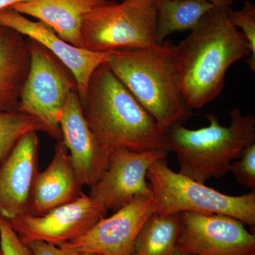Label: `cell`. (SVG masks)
I'll list each match as a JSON object with an SVG mask.
<instances>
[{
  "instance_id": "obj_1",
  "label": "cell",
  "mask_w": 255,
  "mask_h": 255,
  "mask_svg": "<svg viewBox=\"0 0 255 255\" xmlns=\"http://www.w3.org/2000/svg\"><path fill=\"white\" fill-rule=\"evenodd\" d=\"M231 6L209 10L190 34L176 45L181 86L191 110L216 100L223 91L228 69L251 55L246 38L230 18Z\"/></svg>"
},
{
  "instance_id": "obj_2",
  "label": "cell",
  "mask_w": 255,
  "mask_h": 255,
  "mask_svg": "<svg viewBox=\"0 0 255 255\" xmlns=\"http://www.w3.org/2000/svg\"><path fill=\"white\" fill-rule=\"evenodd\" d=\"M82 110L104 150L169 152L165 132L105 63L92 74Z\"/></svg>"
},
{
  "instance_id": "obj_3",
  "label": "cell",
  "mask_w": 255,
  "mask_h": 255,
  "mask_svg": "<svg viewBox=\"0 0 255 255\" xmlns=\"http://www.w3.org/2000/svg\"><path fill=\"white\" fill-rule=\"evenodd\" d=\"M176 45L110 52L105 64L164 132L192 114L181 86Z\"/></svg>"
},
{
  "instance_id": "obj_4",
  "label": "cell",
  "mask_w": 255,
  "mask_h": 255,
  "mask_svg": "<svg viewBox=\"0 0 255 255\" xmlns=\"http://www.w3.org/2000/svg\"><path fill=\"white\" fill-rule=\"evenodd\" d=\"M230 127H223L214 114L205 116L208 127L189 129L176 125L165 132L169 152H174L179 172L204 184L229 172L232 161L239 159L255 143V117L244 115L237 107L231 112Z\"/></svg>"
},
{
  "instance_id": "obj_5",
  "label": "cell",
  "mask_w": 255,
  "mask_h": 255,
  "mask_svg": "<svg viewBox=\"0 0 255 255\" xmlns=\"http://www.w3.org/2000/svg\"><path fill=\"white\" fill-rule=\"evenodd\" d=\"M147 179L152 191L155 214H221L255 226V191L242 196L227 195L174 172L169 167L167 159L151 166Z\"/></svg>"
},
{
  "instance_id": "obj_6",
  "label": "cell",
  "mask_w": 255,
  "mask_h": 255,
  "mask_svg": "<svg viewBox=\"0 0 255 255\" xmlns=\"http://www.w3.org/2000/svg\"><path fill=\"white\" fill-rule=\"evenodd\" d=\"M156 24L154 0H109L84 17L82 48L97 53L151 48L159 44Z\"/></svg>"
},
{
  "instance_id": "obj_7",
  "label": "cell",
  "mask_w": 255,
  "mask_h": 255,
  "mask_svg": "<svg viewBox=\"0 0 255 255\" xmlns=\"http://www.w3.org/2000/svg\"><path fill=\"white\" fill-rule=\"evenodd\" d=\"M30 68L20 98L18 112L36 117L62 141L60 121L72 92L78 90L69 69L51 52L28 38Z\"/></svg>"
},
{
  "instance_id": "obj_8",
  "label": "cell",
  "mask_w": 255,
  "mask_h": 255,
  "mask_svg": "<svg viewBox=\"0 0 255 255\" xmlns=\"http://www.w3.org/2000/svg\"><path fill=\"white\" fill-rule=\"evenodd\" d=\"M108 210L90 195L58 206L42 216L25 214L11 220V226L25 245L34 241L60 246L76 239L107 217Z\"/></svg>"
},
{
  "instance_id": "obj_9",
  "label": "cell",
  "mask_w": 255,
  "mask_h": 255,
  "mask_svg": "<svg viewBox=\"0 0 255 255\" xmlns=\"http://www.w3.org/2000/svg\"><path fill=\"white\" fill-rule=\"evenodd\" d=\"M168 153L164 150L112 151L107 169L92 186L89 195L107 210L114 211L137 198L152 196L147 183V172L157 161L167 159Z\"/></svg>"
},
{
  "instance_id": "obj_10",
  "label": "cell",
  "mask_w": 255,
  "mask_h": 255,
  "mask_svg": "<svg viewBox=\"0 0 255 255\" xmlns=\"http://www.w3.org/2000/svg\"><path fill=\"white\" fill-rule=\"evenodd\" d=\"M177 249L194 255H255V236L244 223L221 214L180 213Z\"/></svg>"
},
{
  "instance_id": "obj_11",
  "label": "cell",
  "mask_w": 255,
  "mask_h": 255,
  "mask_svg": "<svg viewBox=\"0 0 255 255\" xmlns=\"http://www.w3.org/2000/svg\"><path fill=\"white\" fill-rule=\"evenodd\" d=\"M154 213L153 196L137 198L61 246L82 254L131 255L139 233Z\"/></svg>"
},
{
  "instance_id": "obj_12",
  "label": "cell",
  "mask_w": 255,
  "mask_h": 255,
  "mask_svg": "<svg viewBox=\"0 0 255 255\" xmlns=\"http://www.w3.org/2000/svg\"><path fill=\"white\" fill-rule=\"evenodd\" d=\"M0 26L14 29L34 40L58 58L73 74L81 103L86 97L92 74L107 61L110 55V52L97 53L74 46L60 38L44 23L31 21L10 8L0 11Z\"/></svg>"
},
{
  "instance_id": "obj_13",
  "label": "cell",
  "mask_w": 255,
  "mask_h": 255,
  "mask_svg": "<svg viewBox=\"0 0 255 255\" xmlns=\"http://www.w3.org/2000/svg\"><path fill=\"white\" fill-rule=\"evenodd\" d=\"M62 141L66 146L82 186L91 187L107 168L110 154L101 147L86 119L78 90L72 92L60 121Z\"/></svg>"
},
{
  "instance_id": "obj_14",
  "label": "cell",
  "mask_w": 255,
  "mask_h": 255,
  "mask_svg": "<svg viewBox=\"0 0 255 255\" xmlns=\"http://www.w3.org/2000/svg\"><path fill=\"white\" fill-rule=\"evenodd\" d=\"M38 135H23L0 166V216L13 220L26 214L38 174Z\"/></svg>"
},
{
  "instance_id": "obj_15",
  "label": "cell",
  "mask_w": 255,
  "mask_h": 255,
  "mask_svg": "<svg viewBox=\"0 0 255 255\" xmlns=\"http://www.w3.org/2000/svg\"><path fill=\"white\" fill-rule=\"evenodd\" d=\"M82 187L63 141H58L48 167L37 174L26 214L42 216L78 199Z\"/></svg>"
},
{
  "instance_id": "obj_16",
  "label": "cell",
  "mask_w": 255,
  "mask_h": 255,
  "mask_svg": "<svg viewBox=\"0 0 255 255\" xmlns=\"http://www.w3.org/2000/svg\"><path fill=\"white\" fill-rule=\"evenodd\" d=\"M109 0H32L11 6L19 14L37 18L60 38L82 48V21L87 13Z\"/></svg>"
},
{
  "instance_id": "obj_17",
  "label": "cell",
  "mask_w": 255,
  "mask_h": 255,
  "mask_svg": "<svg viewBox=\"0 0 255 255\" xmlns=\"http://www.w3.org/2000/svg\"><path fill=\"white\" fill-rule=\"evenodd\" d=\"M30 61L28 40L0 26V113L18 111Z\"/></svg>"
},
{
  "instance_id": "obj_18",
  "label": "cell",
  "mask_w": 255,
  "mask_h": 255,
  "mask_svg": "<svg viewBox=\"0 0 255 255\" xmlns=\"http://www.w3.org/2000/svg\"><path fill=\"white\" fill-rule=\"evenodd\" d=\"M154 2L158 43L174 32L194 29L203 16L215 6L208 0H154Z\"/></svg>"
},
{
  "instance_id": "obj_19",
  "label": "cell",
  "mask_w": 255,
  "mask_h": 255,
  "mask_svg": "<svg viewBox=\"0 0 255 255\" xmlns=\"http://www.w3.org/2000/svg\"><path fill=\"white\" fill-rule=\"evenodd\" d=\"M182 230L180 214H154L139 233L131 255H172Z\"/></svg>"
},
{
  "instance_id": "obj_20",
  "label": "cell",
  "mask_w": 255,
  "mask_h": 255,
  "mask_svg": "<svg viewBox=\"0 0 255 255\" xmlns=\"http://www.w3.org/2000/svg\"><path fill=\"white\" fill-rule=\"evenodd\" d=\"M38 131L51 136L50 129L36 117L18 111L0 113V166L23 135Z\"/></svg>"
},
{
  "instance_id": "obj_21",
  "label": "cell",
  "mask_w": 255,
  "mask_h": 255,
  "mask_svg": "<svg viewBox=\"0 0 255 255\" xmlns=\"http://www.w3.org/2000/svg\"><path fill=\"white\" fill-rule=\"evenodd\" d=\"M231 21L236 28H241L249 46L251 55L248 63L253 72L255 71V6L249 0L245 1L242 9L229 11Z\"/></svg>"
},
{
  "instance_id": "obj_22",
  "label": "cell",
  "mask_w": 255,
  "mask_h": 255,
  "mask_svg": "<svg viewBox=\"0 0 255 255\" xmlns=\"http://www.w3.org/2000/svg\"><path fill=\"white\" fill-rule=\"evenodd\" d=\"M229 172L240 184L255 191V143L248 146L238 160L231 163Z\"/></svg>"
},
{
  "instance_id": "obj_23",
  "label": "cell",
  "mask_w": 255,
  "mask_h": 255,
  "mask_svg": "<svg viewBox=\"0 0 255 255\" xmlns=\"http://www.w3.org/2000/svg\"><path fill=\"white\" fill-rule=\"evenodd\" d=\"M0 250L2 255H33L28 246L21 241L9 220L0 216Z\"/></svg>"
},
{
  "instance_id": "obj_24",
  "label": "cell",
  "mask_w": 255,
  "mask_h": 255,
  "mask_svg": "<svg viewBox=\"0 0 255 255\" xmlns=\"http://www.w3.org/2000/svg\"><path fill=\"white\" fill-rule=\"evenodd\" d=\"M33 255H81L80 253L64 246H57L43 241H34L28 245Z\"/></svg>"
},
{
  "instance_id": "obj_25",
  "label": "cell",
  "mask_w": 255,
  "mask_h": 255,
  "mask_svg": "<svg viewBox=\"0 0 255 255\" xmlns=\"http://www.w3.org/2000/svg\"><path fill=\"white\" fill-rule=\"evenodd\" d=\"M30 1H32V0H0V11L10 8L15 4H19V3L27 2Z\"/></svg>"
},
{
  "instance_id": "obj_26",
  "label": "cell",
  "mask_w": 255,
  "mask_h": 255,
  "mask_svg": "<svg viewBox=\"0 0 255 255\" xmlns=\"http://www.w3.org/2000/svg\"><path fill=\"white\" fill-rule=\"evenodd\" d=\"M215 6H226V5L232 4V0H208Z\"/></svg>"
},
{
  "instance_id": "obj_27",
  "label": "cell",
  "mask_w": 255,
  "mask_h": 255,
  "mask_svg": "<svg viewBox=\"0 0 255 255\" xmlns=\"http://www.w3.org/2000/svg\"><path fill=\"white\" fill-rule=\"evenodd\" d=\"M172 255H194L187 254V253H182V252H181L180 251H179V250H178L177 248V250H176V251L174 252L173 254H172Z\"/></svg>"
},
{
  "instance_id": "obj_28",
  "label": "cell",
  "mask_w": 255,
  "mask_h": 255,
  "mask_svg": "<svg viewBox=\"0 0 255 255\" xmlns=\"http://www.w3.org/2000/svg\"><path fill=\"white\" fill-rule=\"evenodd\" d=\"M81 255H92V254H82V253H80Z\"/></svg>"
},
{
  "instance_id": "obj_29",
  "label": "cell",
  "mask_w": 255,
  "mask_h": 255,
  "mask_svg": "<svg viewBox=\"0 0 255 255\" xmlns=\"http://www.w3.org/2000/svg\"><path fill=\"white\" fill-rule=\"evenodd\" d=\"M0 255H2V253H1V250H0Z\"/></svg>"
},
{
  "instance_id": "obj_30",
  "label": "cell",
  "mask_w": 255,
  "mask_h": 255,
  "mask_svg": "<svg viewBox=\"0 0 255 255\" xmlns=\"http://www.w3.org/2000/svg\"><path fill=\"white\" fill-rule=\"evenodd\" d=\"M123 1H128V0H123Z\"/></svg>"
}]
</instances>
